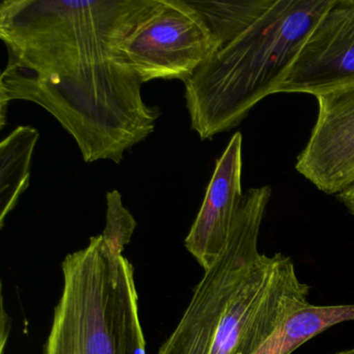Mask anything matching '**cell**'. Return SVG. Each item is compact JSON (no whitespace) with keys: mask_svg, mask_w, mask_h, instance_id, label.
I'll return each mask as SVG.
<instances>
[{"mask_svg":"<svg viewBox=\"0 0 354 354\" xmlns=\"http://www.w3.org/2000/svg\"><path fill=\"white\" fill-rule=\"evenodd\" d=\"M188 1L206 24L217 51L243 34L277 0Z\"/></svg>","mask_w":354,"mask_h":354,"instance_id":"11","label":"cell"},{"mask_svg":"<svg viewBox=\"0 0 354 354\" xmlns=\"http://www.w3.org/2000/svg\"><path fill=\"white\" fill-rule=\"evenodd\" d=\"M310 287L281 252L260 254L221 315L210 354H254L292 316L310 306Z\"/></svg>","mask_w":354,"mask_h":354,"instance_id":"4","label":"cell"},{"mask_svg":"<svg viewBox=\"0 0 354 354\" xmlns=\"http://www.w3.org/2000/svg\"><path fill=\"white\" fill-rule=\"evenodd\" d=\"M354 320V304L313 306L296 313L256 353L291 354L333 325Z\"/></svg>","mask_w":354,"mask_h":354,"instance_id":"10","label":"cell"},{"mask_svg":"<svg viewBox=\"0 0 354 354\" xmlns=\"http://www.w3.org/2000/svg\"><path fill=\"white\" fill-rule=\"evenodd\" d=\"M106 204V225L102 236L113 248L123 252L133 235L136 227V219L124 207L119 190L107 192Z\"/></svg>","mask_w":354,"mask_h":354,"instance_id":"12","label":"cell"},{"mask_svg":"<svg viewBox=\"0 0 354 354\" xmlns=\"http://www.w3.org/2000/svg\"><path fill=\"white\" fill-rule=\"evenodd\" d=\"M316 99V123L295 169L320 192L337 196L354 185V84Z\"/></svg>","mask_w":354,"mask_h":354,"instance_id":"6","label":"cell"},{"mask_svg":"<svg viewBox=\"0 0 354 354\" xmlns=\"http://www.w3.org/2000/svg\"><path fill=\"white\" fill-rule=\"evenodd\" d=\"M354 84V0H333L279 93L317 95Z\"/></svg>","mask_w":354,"mask_h":354,"instance_id":"7","label":"cell"},{"mask_svg":"<svg viewBox=\"0 0 354 354\" xmlns=\"http://www.w3.org/2000/svg\"><path fill=\"white\" fill-rule=\"evenodd\" d=\"M335 354H354V347L343 350V351L337 352V353Z\"/></svg>","mask_w":354,"mask_h":354,"instance_id":"14","label":"cell"},{"mask_svg":"<svg viewBox=\"0 0 354 354\" xmlns=\"http://www.w3.org/2000/svg\"><path fill=\"white\" fill-rule=\"evenodd\" d=\"M337 198L354 216V185L337 194Z\"/></svg>","mask_w":354,"mask_h":354,"instance_id":"13","label":"cell"},{"mask_svg":"<svg viewBox=\"0 0 354 354\" xmlns=\"http://www.w3.org/2000/svg\"><path fill=\"white\" fill-rule=\"evenodd\" d=\"M242 134H234L217 159L214 171L185 248L208 270L225 250L236 215L241 204Z\"/></svg>","mask_w":354,"mask_h":354,"instance_id":"8","label":"cell"},{"mask_svg":"<svg viewBox=\"0 0 354 354\" xmlns=\"http://www.w3.org/2000/svg\"><path fill=\"white\" fill-rule=\"evenodd\" d=\"M333 0H277L233 42L184 82L192 129L201 140L237 127L277 94L300 49Z\"/></svg>","mask_w":354,"mask_h":354,"instance_id":"2","label":"cell"},{"mask_svg":"<svg viewBox=\"0 0 354 354\" xmlns=\"http://www.w3.org/2000/svg\"><path fill=\"white\" fill-rule=\"evenodd\" d=\"M158 0H3L0 38L9 62L0 77L1 129L13 100L51 113L84 160L121 163L160 115L142 97V82L123 45Z\"/></svg>","mask_w":354,"mask_h":354,"instance_id":"1","label":"cell"},{"mask_svg":"<svg viewBox=\"0 0 354 354\" xmlns=\"http://www.w3.org/2000/svg\"><path fill=\"white\" fill-rule=\"evenodd\" d=\"M45 354H147L131 263L102 234L62 263Z\"/></svg>","mask_w":354,"mask_h":354,"instance_id":"3","label":"cell"},{"mask_svg":"<svg viewBox=\"0 0 354 354\" xmlns=\"http://www.w3.org/2000/svg\"><path fill=\"white\" fill-rule=\"evenodd\" d=\"M215 51L206 24L188 0H158L123 45L124 57L142 84L185 82Z\"/></svg>","mask_w":354,"mask_h":354,"instance_id":"5","label":"cell"},{"mask_svg":"<svg viewBox=\"0 0 354 354\" xmlns=\"http://www.w3.org/2000/svg\"><path fill=\"white\" fill-rule=\"evenodd\" d=\"M40 133L30 126H19L0 145V225L17 206L30 186V165Z\"/></svg>","mask_w":354,"mask_h":354,"instance_id":"9","label":"cell"}]
</instances>
